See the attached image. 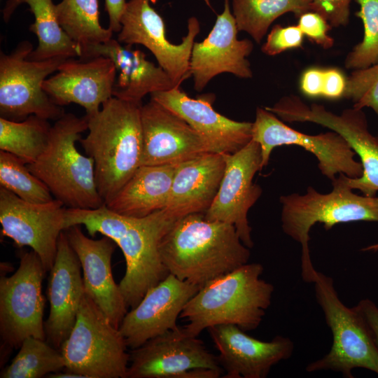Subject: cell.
Segmentation results:
<instances>
[{
	"mask_svg": "<svg viewBox=\"0 0 378 378\" xmlns=\"http://www.w3.org/2000/svg\"><path fill=\"white\" fill-rule=\"evenodd\" d=\"M64 231L80 262L85 293L119 329L128 307L112 274L111 259L116 244L106 236L99 239L90 238L79 225Z\"/></svg>",
	"mask_w": 378,
	"mask_h": 378,
	"instance_id": "obj_23",
	"label": "cell"
},
{
	"mask_svg": "<svg viewBox=\"0 0 378 378\" xmlns=\"http://www.w3.org/2000/svg\"><path fill=\"white\" fill-rule=\"evenodd\" d=\"M252 140L259 144L262 167L267 165L273 149L281 146H298L317 159L321 174L331 181L340 174L350 178L360 177L363 172L355 152L338 133L331 130L310 135L295 130L265 108L258 107L252 126Z\"/></svg>",
	"mask_w": 378,
	"mask_h": 378,
	"instance_id": "obj_12",
	"label": "cell"
},
{
	"mask_svg": "<svg viewBox=\"0 0 378 378\" xmlns=\"http://www.w3.org/2000/svg\"><path fill=\"white\" fill-rule=\"evenodd\" d=\"M298 18V26L304 36L311 41L324 49L330 48L333 46L334 39L328 34L331 26L322 15L314 11H308Z\"/></svg>",
	"mask_w": 378,
	"mask_h": 378,
	"instance_id": "obj_37",
	"label": "cell"
},
{
	"mask_svg": "<svg viewBox=\"0 0 378 378\" xmlns=\"http://www.w3.org/2000/svg\"><path fill=\"white\" fill-rule=\"evenodd\" d=\"M23 4L29 6L34 16L29 31L38 38L37 47L29 55L30 59L80 57V48L68 36L58 21L52 0H7L2 9L4 21L8 22L17 8Z\"/></svg>",
	"mask_w": 378,
	"mask_h": 378,
	"instance_id": "obj_28",
	"label": "cell"
},
{
	"mask_svg": "<svg viewBox=\"0 0 378 378\" xmlns=\"http://www.w3.org/2000/svg\"><path fill=\"white\" fill-rule=\"evenodd\" d=\"M225 168L224 155L211 152L178 164L164 209L176 220L206 211L218 191Z\"/></svg>",
	"mask_w": 378,
	"mask_h": 378,
	"instance_id": "obj_26",
	"label": "cell"
},
{
	"mask_svg": "<svg viewBox=\"0 0 378 378\" xmlns=\"http://www.w3.org/2000/svg\"><path fill=\"white\" fill-rule=\"evenodd\" d=\"M207 330L219 352L225 378H265L274 365L293 354V343L286 337L277 335L271 341H262L232 324Z\"/></svg>",
	"mask_w": 378,
	"mask_h": 378,
	"instance_id": "obj_22",
	"label": "cell"
},
{
	"mask_svg": "<svg viewBox=\"0 0 378 378\" xmlns=\"http://www.w3.org/2000/svg\"><path fill=\"white\" fill-rule=\"evenodd\" d=\"M33 44L22 41L8 54L0 53V117L22 121L30 115L57 120L64 113L43 88L50 75L57 71L68 58L58 56L33 60L29 55Z\"/></svg>",
	"mask_w": 378,
	"mask_h": 378,
	"instance_id": "obj_9",
	"label": "cell"
},
{
	"mask_svg": "<svg viewBox=\"0 0 378 378\" xmlns=\"http://www.w3.org/2000/svg\"><path fill=\"white\" fill-rule=\"evenodd\" d=\"M45 274L39 256L31 250L21 253L13 274L1 277L0 335L8 348L20 347L29 337L46 339L42 293Z\"/></svg>",
	"mask_w": 378,
	"mask_h": 378,
	"instance_id": "obj_11",
	"label": "cell"
},
{
	"mask_svg": "<svg viewBox=\"0 0 378 378\" xmlns=\"http://www.w3.org/2000/svg\"><path fill=\"white\" fill-rule=\"evenodd\" d=\"M260 263L244 264L202 286L183 308L182 329L197 337L204 330L235 325L244 331L256 329L271 304L274 286L260 278Z\"/></svg>",
	"mask_w": 378,
	"mask_h": 378,
	"instance_id": "obj_4",
	"label": "cell"
},
{
	"mask_svg": "<svg viewBox=\"0 0 378 378\" xmlns=\"http://www.w3.org/2000/svg\"><path fill=\"white\" fill-rule=\"evenodd\" d=\"M51 127L48 120L36 115L22 121L0 117V150L16 155L27 164L33 163L46 150Z\"/></svg>",
	"mask_w": 378,
	"mask_h": 378,
	"instance_id": "obj_31",
	"label": "cell"
},
{
	"mask_svg": "<svg viewBox=\"0 0 378 378\" xmlns=\"http://www.w3.org/2000/svg\"><path fill=\"white\" fill-rule=\"evenodd\" d=\"M224 174L218 191L210 207L204 213L206 219L232 225L243 244L253 246L248 212L262 194V188L253 182L262 169L260 146L251 140L232 154L223 155Z\"/></svg>",
	"mask_w": 378,
	"mask_h": 378,
	"instance_id": "obj_15",
	"label": "cell"
},
{
	"mask_svg": "<svg viewBox=\"0 0 378 378\" xmlns=\"http://www.w3.org/2000/svg\"><path fill=\"white\" fill-rule=\"evenodd\" d=\"M340 174L332 181V190L321 193L309 186L306 192L282 195L281 227L284 232L301 246V272L304 281L312 283L317 270L311 260L309 231L319 223L326 230L339 223L356 221L378 223V196L354 193Z\"/></svg>",
	"mask_w": 378,
	"mask_h": 378,
	"instance_id": "obj_6",
	"label": "cell"
},
{
	"mask_svg": "<svg viewBox=\"0 0 378 378\" xmlns=\"http://www.w3.org/2000/svg\"><path fill=\"white\" fill-rule=\"evenodd\" d=\"M125 0H105V10L108 17V28L114 33L121 29L120 18L125 7Z\"/></svg>",
	"mask_w": 378,
	"mask_h": 378,
	"instance_id": "obj_42",
	"label": "cell"
},
{
	"mask_svg": "<svg viewBox=\"0 0 378 378\" xmlns=\"http://www.w3.org/2000/svg\"><path fill=\"white\" fill-rule=\"evenodd\" d=\"M65 368L61 351L46 340L29 337L20 346L11 363L2 369L1 378H40Z\"/></svg>",
	"mask_w": 378,
	"mask_h": 378,
	"instance_id": "obj_32",
	"label": "cell"
},
{
	"mask_svg": "<svg viewBox=\"0 0 378 378\" xmlns=\"http://www.w3.org/2000/svg\"><path fill=\"white\" fill-rule=\"evenodd\" d=\"M176 220L164 210L146 216H124L106 204L93 209L66 208L65 230L83 225L91 237L111 238L125 257L126 270L119 286L128 307H135L146 293L169 274L163 265L159 244Z\"/></svg>",
	"mask_w": 378,
	"mask_h": 378,
	"instance_id": "obj_1",
	"label": "cell"
},
{
	"mask_svg": "<svg viewBox=\"0 0 378 378\" xmlns=\"http://www.w3.org/2000/svg\"><path fill=\"white\" fill-rule=\"evenodd\" d=\"M325 69L309 68L300 78V88L302 92L309 97H322L324 85Z\"/></svg>",
	"mask_w": 378,
	"mask_h": 378,
	"instance_id": "obj_40",
	"label": "cell"
},
{
	"mask_svg": "<svg viewBox=\"0 0 378 378\" xmlns=\"http://www.w3.org/2000/svg\"><path fill=\"white\" fill-rule=\"evenodd\" d=\"M266 109L281 120L314 122L340 134L358 155L363 168L360 177L350 178L345 175L346 183L352 190L357 189L363 195L376 196L378 192V136H374L369 131L366 115L362 109L353 107L335 114L321 104L313 103L308 106L295 95L284 97Z\"/></svg>",
	"mask_w": 378,
	"mask_h": 378,
	"instance_id": "obj_10",
	"label": "cell"
},
{
	"mask_svg": "<svg viewBox=\"0 0 378 378\" xmlns=\"http://www.w3.org/2000/svg\"><path fill=\"white\" fill-rule=\"evenodd\" d=\"M311 11L309 0H232V13L239 31L260 43L272 23L291 12L299 18Z\"/></svg>",
	"mask_w": 378,
	"mask_h": 378,
	"instance_id": "obj_30",
	"label": "cell"
},
{
	"mask_svg": "<svg viewBox=\"0 0 378 378\" xmlns=\"http://www.w3.org/2000/svg\"><path fill=\"white\" fill-rule=\"evenodd\" d=\"M80 269L79 259L63 231L50 271L46 291L50 314L45 321L46 340L58 349L74 326L85 294Z\"/></svg>",
	"mask_w": 378,
	"mask_h": 378,
	"instance_id": "obj_24",
	"label": "cell"
},
{
	"mask_svg": "<svg viewBox=\"0 0 378 378\" xmlns=\"http://www.w3.org/2000/svg\"><path fill=\"white\" fill-rule=\"evenodd\" d=\"M377 136H378V134H377Z\"/></svg>",
	"mask_w": 378,
	"mask_h": 378,
	"instance_id": "obj_44",
	"label": "cell"
},
{
	"mask_svg": "<svg viewBox=\"0 0 378 378\" xmlns=\"http://www.w3.org/2000/svg\"><path fill=\"white\" fill-rule=\"evenodd\" d=\"M354 307L364 320L378 349V307L371 300L365 298Z\"/></svg>",
	"mask_w": 378,
	"mask_h": 378,
	"instance_id": "obj_41",
	"label": "cell"
},
{
	"mask_svg": "<svg viewBox=\"0 0 378 378\" xmlns=\"http://www.w3.org/2000/svg\"><path fill=\"white\" fill-rule=\"evenodd\" d=\"M132 46L111 38L83 50L78 58H109L116 69L113 97L120 99L142 103L147 94L179 87L162 67L148 61L142 51Z\"/></svg>",
	"mask_w": 378,
	"mask_h": 378,
	"instance_id": "obj_25",
	"label": "cell"
},
{
	"mask_svg": "<svg viewBox=\"0 0 378 378\" xmlns=\"http://www.w3.org/2000/svg\"><path fill=\"white\" fill-rule=\"evenodd\" d=\"M118 328L85 293L60 351L65 370L83 378H126L130 354Z\"/></svg>",
	"mask_w": 378,
	"mask_h": 378,
	"instance_id": "obj_7",
	"label": "cell"
},
{
	"mask_svg": "<svg viewBox=\"0 0 378 378\" xmlns=\"http://www.w3.org/2000/svg\"><path fill=\"white\" fill-rule=\"evenodd\" d=\"M177 165L140 166L106 206L118 214L136 218L165 209Z\"/></svg>",
	"mask_w": 378,
	"mask_h": 378,
	"instance_id": "obj_27",
	"label": "cell"
},
{
	"mask_svg": "<svg viewBox=\"0 0 378 378\" xmlns=\"http://www.w3.org/2000/svg\"><path fill=\"white\" fill-rule=\"evenodd\" d=\"M55 10L62 28L81 52L112 38L113 32L99 22L98 0H62Z\"/></svg>",
	"mask_w": 378,
	"mask_h": 378,
	"instance_id": "obj_29",
	"label": "cell"
},
{
	"mask_svg": "<svg viewBox=\"0 0 378 378\" xmlns=\"http://www.w3.org/2000/svg\"><path fill=\"white\" fill-rule=\"evenodd\" d=\"M0 186L32 203H45L55 199L46 184L29 171L27 164L4 150H0Z\"/></svg>",
	"mask_w": 378,
	"mask_h": 378,
	"instance_id": "obj_33",
	"label": "cell"
},
{
	"mask_svg": "<svg viewBox=\"0 0 378 378\" xmlns=\"http://www.w3.org/2000/svg\"><path fill=\"white\" fill-rule=\"evenodd\" d=\"M115 78V66L106 57H69L57 73L44 80L43 88L55 104H78L90 116L113 97Z\"/></svg>",
	"mask_w": 378,
	"mask_h": 378,
	"instance_id": "obj_21",
	"label": "cell"
},
{
	"mask_svg": "<svg viewBox=\"0 0 378 378\" xmlns=\"http://www.w3.org/2000/svg\"><path fill=\"white\" fill-rule=\"evenodd\" d=\"M141 165L178 164L212 152L207 141L183 119L150 99L141 108Z\"/></svg>",
	"mask_w": 378,
	"mask_h": 378,
	"instance_id": "obj_19",
	"label": "cell"
},
{
	"mask_svg": "<svg viewBox=\"0 0 378 378\" xmlns=\"http://www.w3.org/2000/svg\"><path fill=\"white\" fill-rule=\"evenodd\" d=\"M200 287L169 274L150 288L120 325L127 347L136 349L153 337L179 329L177 319Z\"/></svg>",
	"mask_w": 378,
	"mask_h": 378,
	"instance_id": "obj_18",
	"label": "cell"
},
{
	"mask_svg": "<svg viewBox=\"0 0 378 378\" xmlns=\"http://www.w3.org/2000/svg\"><path fill=\"white\" fill-rule=\"evenodd\" d=\"M363 251H378V243L368 246L362 249Z\"/></svg>",
	"mask_w": 378,
	"mask_h": 378,
	"instance_id": "obj_43",
	"label": "cell"
},
{
	"mask_svg": "<svg viewBox=\"0 0 378 378\" xmlns=\"http://www.w3.org/2000/svg\"><path fill=\"white\" fill-rule=\"evenodd\" d=\"M88 128L85 115L64 113L52 125L46 150L27 164L66 208L93 209L105 204L97 190L94 160L76 147Z\"/></svg>",
	"mask_w": 378,
	"mask_h": 378,
	"instance_id": "obj_5",
	"label": "cell"
},
{
	"mask_svg": "<svg viewBox=\"0 0 378 378\" xmlns=\"http://www.w3.org/2000/svg\"><path fill=\"white\" fill-rule=\"evenodd\" d=\"M161 260L178 279L202 286L248 262L251 252L231 224L204 213L177 220L159 244Z\"/></svg>",
	"mask_w": 378,
	"mask_h": 378,
	"instance_id": "obj_2",
	"label": "cell"
},
{
	"mask_svg": "<svg viewBox=\"0 0 378 378\" xmlns=\"http://www.w3.org/2000/svg\"><path fill=\"white\" fill-rule=\"evenodd\" d=\"M315 296L332 335L330 351L309 363L308 372L332 370L353 378V370L364 368L378 375V349L360 314L340 299L331 277L317 271Z\"/></svg>",
	"mask_w": 378,
	"mask_h": 378,
	"instance_id": "obj_8",
	"label": "cell"
},
{
	"mask_svg": "<svg viewBox=\"0 0 378 378\" xmlns=\"http://www.w3.org/2000/svg\"><path fill=\"white\" fill-rule=\"evenodd\" d=\"M238 31L230 0H225L223 10L217 15L206 38L195 42L192 46L190 70L195 90L201 92L213 78L222 73L241 78L252 77L247 57L253 44L247 38L239 40Z\"/></svg>",
	"mask_w": 378,
	"mask_h": 378,
	"instance_id": "obj_17",
	"label": "cell"
},
{
	"mask_svg": "<svg viewBox=\"0 0 378 378\" xmlns=\"http://www.w3.org/2000/svg\"><path fill=\"white\" fill-rule=\"evenodd\" d=\"M311 11L322 15L331 27L346 26L351 0H309Z\"/></svg>",
	"mask_w": 378,
	"mask_h": 378,
	"instance_id": "obj_38",
	"label": "cell"
},
{
	"mask_svg": "<svg viewBox=\"0 0 378 378\" xmlns=\"http://www.w3.org/2000/svg\"><path fill=\"white\" fill-rule=\"evenodd\" d=\"M304 34L298 25H274L261 47L265 55L274 56L287 50L302 46Z\"/></svg>",
	"mask_w": 378,
	"mask_h": 378,
	"instance_id": "obj_36",
	"label": "cell"
},
{
	"mask_svg": "<svg viewBox=\"0 0 378 378\" xmlns=\"http://www.w3.org/2000/svg\"><path fill=\"white\" fill-rule=\"evenodd\" d=\"M360 9L356 13L363 22V37L348 54L345 66L358 69L378 63V0H355Z\"/></svg>",
	"mask_w": 378,
	"mask_h": 378,
	"instance_id": "obj_34",
	"label": "cell"
},
{
	"mask_svg": "<svg viewBox=\"0 0 378 378\" xmlns=\"http://www.w3.org/2000/svg\"><path fill=\"white\" fill-rule=\"evenodd\" d=\"M66 208L56 199L45 203L27 202L0 187L1 233L18 248L30 247L39 256L46 272H50L59 235L65 230Z\"/></svg>",
	"mask_w": 378,
	"mask_h": 378,
	"instance_id": "obj_14",
	"label": "cell"
},
{
	"mask_svg": "<svg viewBox=\"0 0 378 378\" xmlns=\"http://www.w3.org/2000/svg\"><path fill=\"white\" fill-rule=\"evenodd\" d=\"M142 103L112 97L88 116V134L79 143L94 163L98 192L109 203L141 166Z\"/></svg>",
	"mask_w": 378,
	"mask_h": 378,
	"instance_id": "obj_3",
	"label": "cell"
},
{
	"mask_svg": "<svg viewBox=\"0 0 378 378\" xmlns=\"http://www.w3.org/2000/svg\"><path fill=\"white\" fill-rule=\"evenodd\" d=\"M195 368L222 370L218 356L202 340L179 328L132 349L126 378H182Z\"/></svg>",
	"mask_w": 378,
	"mask_h": 378,
	"instance_id": "obj_16",
	"label": "cell"
},
{
	"mask_svg": "<svg viewBox=\"0 0 378 378\" xmlns=\"http://www.w3.org/2000/svg\"><path fill=\"white\" fill-rule=\"evenodd\" d=\"M156 0H129L120 18L118 41L125 45H142L155 56L158 65L180 86L191 76L190 62L195 38L200 31L195 17L188 20V31L178 44L168 41L162 18L152 6Z\"/></svg>",
	"mask_w": 378,
	"mask_h": 378,
	"instance_id": "obj_13",
	"label": "cell"
},
{
	"mask_svg": "<svg viewBox=\"0 0 378 378\" xmlns=\"http://www.w3.org/2000/svg\"><path fill=\"white\" fill-rule=\"evenodd\" d=\"M150 99L183 119L207 141L213 153L232 154L252 140L253 122L233 120L218 113L212 106L213 94L195 99L175 87L151 93Z\"/></svg>",
	"mask_w": 378,
	"mask_h": 378,
	"instance_id": "obj_20",
	"label": "cell"
},
{
	"mask_svg": "<svg viewBox=\"0 0 378 378\" xmlns=\"http://www.w3.org/2000/svg\"><path fill=\"white\" fill-rule=\"evenodd\" d=\"M346 86V78L340 70L336 68L325 69L322 97L329 99L343 97Z\"/></svg>",
	"mask_w": 378,
	"mask_h": 378,
	"instance_id": "obj_39",
	"label": "cell"
},
{
	"mask_svg": "<svg viewBox=\"0 0 378 378\" xmlns=\"http://www.w3.org/2000/svg\"><path fill=\"white\" fill-rule=\"evenodd\" d=\"M354 102V108H372L378 115V63L354 69L346 78L344 97Z\"/></svg>",
	"mask_w": 378,
	"mask_h": 378,
	"instance_id": "obj_35",
	"label": "cell"
}]
</instances>
